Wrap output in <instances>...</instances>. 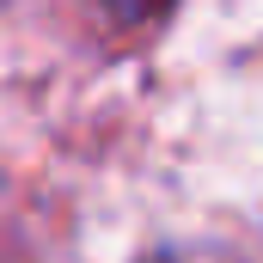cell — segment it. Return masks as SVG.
Listing matches in <instances>:
<instances>
[{"instance_id": "cell-1", "label": "cell", "mask_w": 263, "mask_h": 263, "mask_svg": "<svg viewBox=\"0 0 263 263\" xmlns=\"http://www.w3.org/2000/svg\"><path fill=\"white\" fill-rule=\"evenodd\" d=\"M147 263H245L233 251H214V245H172V251H153Z\"/></svg>"}, {"instance_id": "cell-2", "label": "cell", "mask_w": 263, "mask_h": 263, "mask_svg": "<svg viewBox=\"0 0 263 263\" xmlns=\"http://www.w3.org/2000/svg\"><path fill=\"white\" fill-rule=\"evenodd\" d=\"M172 0H104V12L110 18H123V25H141V18H159Z\"/></svg>"}]
</instances>
